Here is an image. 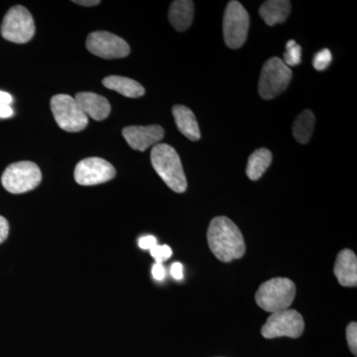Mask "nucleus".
<instances>
[{
  "mask_svg": "<svg viewBox=\"0 0 357 357\" xmlns=\"http://www.w3.org/2000/svg\"><path fill=\"white\" fill-rule=\"evenodd\" d=\"M208 243L213 255L225 263L239 259L246 250L241 229L227 217H217L211 220L208 229Z\"/></svg>",
  "mask_w": 357,
  "mask_h": 357,
  "instance_id": "1",
  "label": "nucleus"
},
{
  "mask_svg": "<svg viewBox=\"0 0 357 357\" xmlns=\"http://www.w3.org/2000/svg\"><path fill=\"white\" fill-rule=\"evenodd\" d=\"M151 163L154 170L165 184L175 192L187 190V178L182 162L175 149L165 143H158L152 148Z\"/></svg>",
  "mask_w": 357,
  "mask_h": 357,
  "instance_id": "2",
  "label": "nucleus"
},
{
  "mask_svg": "<svg viewBox=\"0 0 357 357\" xmlns=\"http://www.w3.org/2000/svg\"><path fill=\"white\" fill-rule=\"evenodd\" d=\"M296 296V286L288 278H273L261 284L255 295L256 304L264 311H284L292 305Z\"/></svg>",
  "mask_w": 357,
  "mask_h": 357,
  "instance_id": "3",
  "label": "nucleus"
},
{
  "mask_svg": "<svg viewBox=\"0 0 357 357\" xmlns=\"http://www.w3.org/2000/svg\"><path fill=\"white\" fill-rule=\"evenodd\" d=\"M292 70L287 67L280 58H270L263 65L260 74L258 91L263 100H273L287 89Z\"/></svg>",
  "mask_w": 357,
  "mask_h": 357,
  "instance_id": "4",
  "label": "nucleus"
},
{
  "mask_svg": "<svg viewBox=\"0 0 357 357\" xmlns=\"http://www.w3.org/2000/svg\"><path fill=\"white\" fill-rule=\"evenodd\" d=\"M42 173L36 164L30 161L16 162L6 169L1 176L4 189L11 194H23L38 187Z\"/></svg>",
  "mask_w": 357,
  "mask_h": 357,
  "instance_id": "5",
  "label": "nucleus"
},
{
  "mask_svg": "<svg viewBox=\"0 0 357 357\" xmlns=\"http://www.w3.org/2000/svg\"><path fill=\"white\" fill-rule=\"evenodd\" d=\"M51 109L56 122L63 130L79 132L88 126L89 117L73 96H54L51 100Z\"/></svg>",
  "mask_w": 357,
  "mask_h": 357,
  "instance_id": "6",
  "label": "nucleus"
},
{
  "mask_svg": "<svg viewBox=\"0 0 357 357\" xmlns=\"http://www.w3.org/2000/svg\"><path fill=\"white\" fill-rule=\"evenodd\" d=\"M0 32L7 41L16 44L27 43L35 34V23L31 13L24 6H13L4 16Z\"/></svg>",
  "mask_w": 357,
  "mask_h": 357,
  "instance_id": "7",
  "label": "nucleus"
},
{
  "mask_svg": "<svg viewBox=\"0 0 357 357\" xmlns=\"http://www.w3.org/2000/svg\"><path fill=\"white\" fill-rule=\"evenodd\" d=\"M249 15L243 4L230 1L225 9L223 17V38L225 44L231 49H238L248 39Z\"/></svg>",
  "mask_w": 357,
  "mask_h": 357,
  "instance_id": "8",
  "label": "nucleus"
},
{
  "mask_svg": "<svg viewBox=\"0 0 357 357\" xmlns=\"http://www.w3.org/2000/svg\"><path fill=\"white\" fill-rule=\"evenodd\" d=\"M305 330L302 314L295 310H284L273 312L262 326L261 333L265 338L288 337H300Z\"/></svg>",
  "mask_w": 357,
  "mask_h": 357,
  "instance_id": "9",
  "label": "nucleus"
},
{
  "mask_svg": "<svg viewBox=\"0 0 357 357\" xmlns=\"http://www.w3.org/2000/svg\"><path fill=\"white\" fill-rule=\"evenodd\" d=\"M86 48L93 55L107 60L126 58L130 54L126 40L107 31L91 33L86 39Z\"/></svg>",
  "mask_w": 357,
  "mask_h": 357,
  "instance_id": "10",
  "label": "nucleus"
},
{
  "mask_svg": "<svg viewBox=\"0 0 357 357\" xmlns=\"http://www.w3.org/2000/svg\"><path fill=\"white\" fill-rule=\"evenodd\" d=\"M115 174L114 167L107 160L91 157L77 163L75 169V180L82 185H100L114 178Z\"/></svg>",
  "mask_w": 357,
  "mask_h": 357,
  "instance_id": "11",
  "label": "nucleus"
},
{
  "mask_svg": "<svg viewBox=\"0 0 357 357\" xmlns=\"http://www.w3.org/2000/svg\"><path fill=\"white\" fill-rule=\"evenodd\" d=\"M164 129L160 126H128L122 130L129 146L137 151H145L163 139Z\"/></svg>",
  "mask_w": 357,
  "mask_h": 357,
  "instance_id": "12",
  "label": "nucleus"
},
{
  "mask_svg": "<svg viewBox=\"0 0 357 357\" xmlns=\"http://www.w3.org/2000/svg\"><path fill=\"white\" fill-rule=\"evenodd\" d=\"M335 277L340 285L344 287H356L357 285V257L351 249L340 251L333 268Z\"/></svg>",
  "mask_w": 357,
  "mask_h": 357,
  "instance_id": "13",
  "label": "nucleus"
},
{
  "mask_svg": "<svg viewBox=\"0 0 357 357\" xmlns=\"http://www.w3.org/2000/svg\"><path fill=\"white\" fill-rule=\"evenodd\" d=\"M75 98L84 114L95 121H102L107 119L112 110L109 100L98 93H79Z\"/></svg>",
  "mask_w": 357,
  "mask_h": 357,
  "instance_id": "14",
  "label": "nucleus"
},
{
  "mask_svg": "<svg viewBox=\"0 0 357 357\" xmlns=\"http://www.w3.org/2000/svg\"><path fill=\"white\" fill-rule=\"evenodd\" d=\"M173 115L176 126L183 135L191 141H198L201 138L198 121L194 112L185 105H175Z\"/></svg>",
  "mask_w": 357,
  "mask_h": 357,
  "instance_id": "15",
  "label": "nucleus"
},
{
  "mask_svg": "<svg viewBox=\"0 0 357 357\" xmlns=\"http://www.w3.org/2000/svg\"><path fill=\"white\" fill-rule=\"evenodd\" d=\"M194 2L191 0H176L169 10V20L177 31L189 29L194 20Z\"/></svg>",
  "mask_w": 357,
  "mask_h": 357,
  "instance_id": "16",
  "label": "nucleus"
},
{
  "mask_svg": "<svg viewBox=\"0 0 357 357\" xmlns=\"http://www.w3.org/2000/svg\"><path fill=\"white\" fill-rule=\"evenodd\" d=\"M291 13V2L287 0H268L262 4L259 14L267 25L284 23Z\"/></svg>",
  "mask_w": 357,
  "mask_h": 357,
  "instance_id": "17",
  "label": "nucleus"
},
{
  "mask_svg": "<svg viewBox=\"0 0 357 357\" xmlns=\"http://www.w3.org/2000/svg\"><path fill=\"white\" fill-rule=\"evenodd\" d=\"M105 88L117 91L126 98H137L145 93V89L138 82L129 77L121 76H109L103 79Z\"/></svg>",
  "mask_w": 357,
  "mask_h": 357,
  "instance_id": "18",
  "label": "nucleus"
},
{
  "mask_svg": "<svg viewBox=\"0 0 357 357\" xmlns=\"http://www.w3.org/2000/svg\"><path fill=\"white\" fill-rule=\"evenodd\" d=\"M272 162V153L266 148L255 150L249 156L246 175L252 181L259 180L263 174L266 172Z\"/></svg>",
  "mask_w": 357,
  "mask_h": 357,
  "instance_id": "19",
  "label": "nucleus"
},
{
  "mask_svg": "<svg viewBox=\"0 0 357 357\" xmlns=\"http://www.w3.org/2000/svg\"><path fill=\"white\" fill-rule=\"evenodd\" d=\"M314 115L311 110L301 112L293 124V135L301 144H306L311 139L314 128Z\"/></svg>",
  "mask_w": 357,
  "mask_h": 357,
  "instance_id": "20",
  "label": "nucleus"
},
{
  "mask_svg": "<svg viewBox=\"0 0 357 357\" xmlns=\"http://www.w3.org/2000/svg\"><path fill=\"white\" fill-rule=\"evenodd\" d=\"M301 61H302V48L294 40H290L286 45L283 62L287 67L291 68L301 64Z\"/></svg>",
  "mask_w": 357,
  "mask_h": 357,
  "instance_id": "21",
  "label": "nucleus"
},
{
  "mask_svg": "<svg viewBox=\"0 0 357 357\" xmlns=\"http://www.w3.org/2000/svg\"><path fill=\"white\" fill-rule=\"evenodd\" d=\"M333 56L328 49L318 52L312 60V66L317 70H325L332 63Z\"/></svg>",
  "mask_w": 357,
  "mask_h": 357,
  "instance_id": "22",
  "label": "nucleus"
},
{
  "mask_svg": "<svg viewBox=\"0 0 357 357\" xmlns=\"http://www.w3.org/2000/svg\"><path fill=\"white\" fill-rule=\"evenodd\" d=\"M152 257L156 260V263H163L171 257L173 255L172 249L168 245H155L153 248L150 249Z\"/></svg>",
  "mask_w": 357,
  "mask_h": 357,
  "instance_id": "23",
  "label": "nucleus"
},
{
  "mask_svg": "<svg viewBox=\"0 0 357 357\" xmlns=\"http://www.w3.org/2000/svg\"><path fill=\"white\" fill-rule=\"evenodd\" d=\"M347 344L354 356H357V324L351 321L347 328Z\"/></svg>",
  "mask_w": 357,
  "mask_h": 357,
  "instance_id": "24",
  "label": "nucleus"
},
{
  "mask_svg": "<svg viewBox=\"0 0 357 357\" xmlns=\"http://www.w3.org/2000/svg\"><path fill=\"white\" fill-rule=\"evenodd\" d=\"M138 245L143 250H150V249L153 248L155 245H157V239L156 237L153 236H146L140 237L138 239Z\"/></svg>",
  "mask_w": 357,
  "mask_h": 357,
  "instance_id": "25",
  "label": "nucleus"
},
{
  "mask_svg": "<svg viewBox=\"0 0 357 357\" xmlns=\"http://www.w3.org/2000/svg\"><path fill=\"white\" fill-rule=\"evenodd\" d=\"M152 275H153L155 280L162 281L165 278L166 270L162 263H155L152 267Z\"/></svg>",
  "mask_w": 357,
  "mask_h": 357,
  "instance_id": "26",
  "label": "nucleus"
},
{
  "mask_svg": "<svg viewBox=\"0 0 357 357\" xmlns=\"http://www.w3.org/2000/svg\"><path fill=\"white\" fill-rule=\"evenodd\" d=\"M9 234V225L6 218L0 215V243L6 241Z\"/></svg>",
  "mask_w": 357,
  "mask_h": 357,
  "instance_id": "27",
  "label": "nucleus"
},
{
  "mask_svg": "<svg viewBox=\"0 0 357 357\" xmlns=\"http://www.w3.org/2000/svg\"><path fill=\"white\" fill-rule=\"evenodd\" d=\"M171 275L176 280H182L184 277V271H183V265L181 263L175 262L173 263L172 266L170 269Z\"/></svg>",
  "mask_w": 357,
  "mask_h": 357,
  "instance_id": "28",
  "label": "nucleus"
},
{
  "mask_svg": "<svg viewBox=\"0 0 357 357\" xmlns=\"http://www.w3.org/2000/svg\"><path fill=\"white\" fill-rule=\"evenodd\" d=\"M13 115V109L10 105H0V119H8Z\"/></svg>",
  "mask_w": 357,
  "mask_h": 357,
  "instance_id": "29",
  "label": "nucleus"
},
{
  "mask_svg": "<svg viewBox=\"0 0 357 357\" xmlns=\"http://www.w3.org/2000/svg\"><path fill=\"white\" fill-rule=\"evenodd\" d=\"M13 98L10 93L0 91V105H10Z\"/></svg>",
  "mask_w": 357,
  "mask_h": 357,
  "instance_id": "30",
  "label": "nucleus"
},
{
  "mask_svg": "<svg viewBox=\"0 0 357 357\" xmlns=\"http://www.w3.org/2000/svg\"><path fill=\"white\" fill-rule=\"evenodd\" d=\"M73 2H74V3L79 4V6L86 7L96 6L100 3V0H89H89H79V1L75 0V1Z\"/></svg>",
  "mask_w": 357,
  "mask_h": 357,
  "instance_id": "31",
  "label": "nucleus"
}]
</instances>
